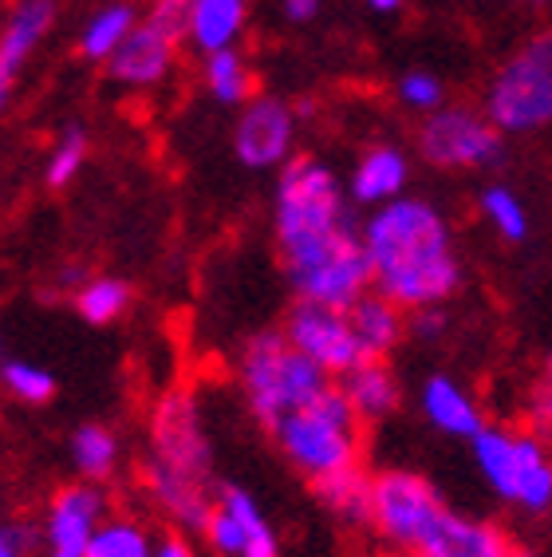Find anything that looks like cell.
Listing matches in <instances>:
<instances>
[{
  "mask_svg": "<svg viewBox=\"0 0 552 557\" xmlns=\"http://www.w3.org/2000/svg\"><path fill=\"white\" fill-rule=\"evenodd\" d=\"M363 246L375 269V293L399 309H435L462 285L447 218L426 198H394L363 225Z\"/></svg>",
  "mask_w": 552,
  "mask_h": 557,
  "instance_id": "cell-1",
  "label": "cell"
},
{
  "mask_svg": "<svg viewBox=\"0 0 552 557\" xmlns=\"http://www.w3.org/2000/svg\"><path fill=\"white\" fill-rule=\"evenodd\" d=\"M147 491L186 534H205L213 503V450L205 435L198 399L186 387H174L150 411V459Z\"/></svg>",
  "mask_w": 552,
  "mask_h": 557,
  "instance_id": "cell-2",
  "label": "cell"
},
{
  "mask_svg": "<svg viewBox=\"0 0 552 557\" xmlns=\"http://www.w3.org/2000/svg\"><path fill=\"white\" fill-rule=\"evenodd\" d=\"M237 375H241L249 408L268 431L288 411L312 404L331 384V375L316 360H309L300 348L288 344L285 329H265V333L249 336L241 348V360H237Z\"/></svg>",
  "mask_w": 552,
  "mask_h": 557,
  "instance_id": "cell-3",
  "label": "cell"
},
{
  "mask_svg": "<svg viewBox=\"0 0 552 557\" xmlns=\"http://www.w3.org/2000/svg\"><path fill=\"white\" fill-rule=\"evenodd\" d=\"M340 178L316 159H288L276 186V246L280 261L304 258L348 230Z\"/></svg>",
  "mask_w": 552,
  "mask_h": 557,
  "instance_id": "cell-4",
  "label": "cell"
},
{
  "mask_svg": "<svg viewBox=\"0 0 552 557\" xmlns=\"http://www.w3.org/2000/svg\"><path fill=\"white\" fill-rule=\"evenodd\" d=\"M360 428L351 399L340 384H328L312 404L288 411L273 428V440L280 443L285 459L304 471L309 479H324L331 471L360 467Z\"/></svg>",
  "mask_w": 552,
  "mask_h": 557,
  "instance_id": "cell-5",
  "label": "cell"
},
{
  "mask_svg": "<svg viewBox=\"0 0 552 557\" xmlns=\"http://www.w3.org/2000/svg\"><path fill=\"white\" fill-rule=\"evenodd\" d=\"M486 119L501 135H525L552 123V28L525 40L498 67L486 91Z\"/></svg>",
  "mask_w": 552,
  "mask_h": 557,
  "instance_id": "cell-6",
  "label": "cell"
},
{
  "mask_svg": "<svg viewBox=\"0 0 552 557\" xmlns=\"http://www.w3.org/2000/svg\"><path fill=\"white\" fill-rule=\"evenodd\" d=\"M285 273L292 281L300 300L312 305H328V309L348 312L367 289L375 285V269L363 246V230L348 225L340 237H331L328 246L312 249L304 258L285 261Z\"/></svg>",
  "mask_w": 552,
  "mask_h": 557,
  "instance_id": "cell-7",
  "label": "cell"
},
{
  "mask_svg": "<svg viewBox=\"0 0 552 557\" xmlns=\"http://www.w3.org/2000/svg\"><path fill=\"white\" fill-rule=\"evenodd\" d=\"M442 518H447V503H442V494L426 483L423 474L414 471L375 474L372 525L391 546L423 554Z\"/></svg>",
  "mask_w": 552,
  "mask_h": 557,
  "instance_id": "cell-8",
  "label": "cell"
},
{
  "mask_svg": "<svg viewBox=\"0 0 552 557\" xmlns=\"http://www.w3.org/2000/svg\"><path fill=\"white\" fill-rule=\"evenodd\" d=\"M418 154L442 171H481L505 154L501 131L474 108H438L418 127Z\"/></svg>",
  "mask_w": 552,
  "mask_h": 557,
  "instance_id": "cell-9",
  "label": "cell"
},
{
  "mask_svg": "<svg viewBox=\"0 0 552 557\" xmlns=\"http://www.w3.org/2000/svg\"><path fill=\"white\" fill-rule=\"evenodd\" d=\"M285 336L292 348L316 360L328 375H348L355 364H363L360 341L351 329L348 312L328 309V305H312V300H297V309L285 317Z\"/></svg>",
  "mask_w": 552,
  "mask_h": 557,
  "instance_id": "cell-10",
  "label": "cell"
},
{
  "mask_svg": "<svg viewBox=\"0 0 552 557\" xmlns=\"http://www.w3.org/2000/svg\"><path fill=\"white\" fill-rule=\"evenodd\" d=\"M292 139H297V111L285 99L253 96L234 127V154L249 171H273L288 162Z\"/></svg>",
  "mask_w": 552,
  "mask_h": 557,
  "instance_id": "cell-11",
  "label": "cell"
},
{
  "mask_svg": "<svg viewBox=\"0 0 552 557\" xmlns=\"http://www.w3.org/2000/svg\"><path fill=\"white\" fill-rule=\"evenodd\" d=\"M106 494L96 483L60 486L48 503V518L40 530L43 557H87L96 530L106 522Z\"/></svg>",
  "mask_w": 552,
  "mask_h": 557,
  "instance_id": "cell-12",
  "label": "cell"
},
{
  "mask_svg": "<svg viewBox=\"0 0 552 557\" xmlns=\"http://www.w3.org/2000/svg\"><path fill=\"white\" fill-rule=\"evenodd\" d=\"M55 21V0H16L0 33V111L9 108L16 79H21L28 55L40 48Z\"/></svg>",
  "mask_w": 552,
  "mask_h": 557,
  "instance_id": "cell-13",
  "label": "cell"
},
{
  "mask_svg": "<svg viewBox=\"0 0 552 557\" xmlns=\"http://www.w3.org/2000/svg\"><path fill=\"white\" fill-rule=\"evenodd\" d=\"M178 48L181 44H174L154 24L142 21L130 28L127 40L118 44V52L106 60V72H111V79H118V84L127 87H154L171 75L174 60H178Z\"/></svg>",
  "mask_w": 552,
  "mask_h": 557,
  "instance_id": "cell-14",
  "label": "cell"
},
{
  "mask_svg": "<svg viewBox=\"0 0 552 557\" xmlns=\"http://www.w3.org/2000/svg\"><path fill=\"white\" fill-rule=\"evenodd\" d=\"M411 178V162L399 147L391 143H379V147H367L363 159L355 162L351 171V198L363 206H387L394 198H403V186Z\"/></svg>",
  "mask_w": 552,
  "mask_h": 557,
  "instance_id": "cell-15",
  "label": "cell"
},
{
  "mask_svg": "<svg viewBox=\"0 0 552 557\" xmlns=\"http://www.w3.org/2000/svg\"><path fill=\"white\" fill-rule=\"evenodd\" d=\"M510 549H513V542L501 525L447 510V518L438 522L435 537L426 542L423 554H430V557H510Z\"/></svg>",
  "mask_w": 552,
  "mask_h": 557,
  "instance_id": "cell-16",
  "label": "cell"
},
{
  "mask_svg": "<svg viewBox=\"0 0 552 557\" xmlns=\"http://www.w3.org/2000/svg\"><path fill=\"white\" fill-rule=\"evenodd\" d=\"M423 411L438 431H447L454 440H474V435L486 428V419H481V408L474 404V396L442 372L430 375L423 384Z\"/></svg>",
  "mask_w": 552,
  "mask_h": 557,
  "instance_id": "cell-17",
  "label": "cell"
},
{
  "mask_svg": "<svg viewBox=\"0 0 552 557\" xmlns=\"http://www.w3.org/2000/svg\"><path fill=\"white\" fill-rule=\"evenodd\" d=\"M348 321L355 329V341H360L367 360H387V352H394V344L403 341L406 333L403 309L382 297V293H367V297L355 300L348 309Z\"/></svg>",
  "mask_w": 552,
  "mask_h": 557,
  "instance_id": "cell-18",
  "label": "cell"
},
{
  "mask_svg": "<svg viewBox=\"0 0 552 557\" xmlns=\"http://www.w3.org/2000/svg\"><path fill=\"white\" fill-rule=\"evenodd\" d=\"M340 387L363 423L387 419L399 408V380L387 368V360H363V364H355L348 375H340Z\"/></svg>",
  "mask_w": 552,
  "mask_h": 557,
  "instance_id": "cell-19",
  "label": "cell"
},
{
  "mask_svg": "<svg viewBox=\"0 0 552 557\" xmlns=\"http://www.w3.org/2000/svg\"><path fill=\"white\" fill-rule=\"evenodd\" d=\"M249 16V0H193L190 4V44L202 55L234 48Z\"/></svg>",
  "mask_w": 552,
  "mask_h": 557,
  "instance_id": "cell-20",
  "label": "cell"
},
{
  "mask_svg": "<svg viewBox=\"0 0 552 557\" xmlns=\"http://www.w3.org/2000/svg\"><path fill=\"white\" fill-rule=\"evenodd\" d=\"M513 503L529 515H544L552 506V455L532 431H517V491Z\"/></svg>",
  "mask_w": 552,
  "mask_h": 557,
  "instance_id": "cell-21",
  "label": "cell"
},
{
  "mask_svg": "<svg viewBox=\"0 0 552 557\" xmlns=\"http://www.w3.org/2000/svg\"><path fill=\"white\" fill-rule=\"evenodd\" d=\"M469 443H474V462H478L486 486L498 498L513 503V491H517V431L486 423Z\"/></svg>",
  "mask_w": 552,
  "mask_h": 557,
  "instance_id": "cell-22",
  "label": "cell"
},
{
  "mask_svg": "<svg viewBox=\"0 0 552 557\" xmlns=\"http://www.w3.org/2000/svg\"><path fill=\"white\" fill-rule=\"evenodd\" d=\"M312 491L343 522H372L375 479L363 471V462L360 467H348V471H331L324 479H312Z\"/></svg>",
  "mask_w": 552,
  "mask_h": 557,
  "instance_id": "cell-23",
  "label": "cell"
},
{
  "mask_svg": "<svg viewBox=\"0 0 552 557\" xmlns=\"http://www.w3.org/2000/svg\"><path fill=\"white\" fill-rule=\"evenodd\" d=\"M138 24L135 4H106L99 9L79 33V55L84 60H111L118 52V44L127 40L130 28Z\"/></svg>",
  "mask_w": 552,
  "mask_h": 557,
  "instance_id": "cell-24",
  "label": "cell"
},
{
  "mask_svg": "<svg viewBox=\"0 0 552 557\" xmlns=\"http://www.w3.org/2000/svg\"><path fill=\"white\" fill-rule=\"evenodd\" d=\"M202 79H205V91H210L217 103H229V108H237V103H249L253 99V72L244 67L241 52H234V48H225V52H210L202 64Z\"/></svg>",
  "mask_w": 552,
  "mask_h": 557,
  "instance_id": "cell-25",
  "label": "cell"
},
{
  "mask_svg": "<svg viewBox=\"0 0 552 557\" xmlns=\"http://www.w3.org/2000/svg\"><path fill=\"white\" fill-rule=\"evenodd\" d=\"M72 462L87 483H103V479H111V474H115V462H118L115 431L103 428V423H84V428H75Z\"/></svg>",
  "mask_w": 552,
  "mask_h": 557,
  "instance_id": "cell-26",
  "label": "cell"
},
{
  "mask_svg": "<svg viewBox=\"0 0 552 557\" xmlns=\"http://www.w3.org/2000/svg\"><path fill=\"white\" fill-rule=\"evenodd\" d=\"M217 503H222L225 510H229V515L241 522V534H244V554L241 557H280V546H276L273 525L265 522L261 506L253 503V494L241 491V486H222Z\"/></svg>",
  "mask_w": 552,
  "mask_h": 557,
  "instance_id": "cell-27",
  "label": "cell"
},
{
  "mask_svg": "<svg viewBox=\"0 0 552 557\" xmlns=\"http://www.w3.org/2000/svg\"><path fill=\"white\" fill-rule=\"evenodd\" d=\"M130 305V285L118 277H87L75 293V312L84 317L87 324H111L118 321Z\"/></svg>",
  "mask_w": 552,
  "mask_h": 557,
  "instance_id": "cell-28",
  "label": "cell"
},
{
  "mask_svg": "<svg viewBox=\"0 0 552 557\" xmlns=\"http://www.w3.org/2000/svg\"><path fill=\"white\" fill-rule=\"evenodd\" d=\"M87 557H154V546H150L147 530L130 518H106L96 530L91 546H87Z\"/></svg>",
  "mask_w": 552,
  "mask_h": 557,
  "instance_id": "cell-29",
  "label": "cell"
},
{
  "mask_svg": "<svg viewBox=\"0 0 552 557\" xmlns=\"http://www.w3.org/2000/svg\"><path fill=\"white\" fill-rule=\"evenodd\" d=\"M478 206H481V214H486V222L493 225L505 242L517 246V242L529 237V210H525V202H520L510 186H486Z\"/></svg>",
  "mask_w": 552,
  "mask_h": 557,
  "instance_id": "cell-30",
  "label": "cell"
},
{
  "mask_svg": "<svg viewBox=\"0 0 552 557\" xmlns=\"http://www.w3.org/2000/svg\"><path fill=\"white\" fill-rule=\"evenodd\" d=\"M0 384L9 387L21 404H48L55 396V375L40 364H24V360H4Z\"/></svg>",
  "mask_w": 552,
  "mask_h": 557,
  "instance_id": "cell-31",
  "label": "cell"
},
{
  "mask_svg": "<svg viewBox=\"0 0 552 557\" xmlns=\"http://www.w3.org/2000/svg\"><path fill=\"white\" fill-rule=\"evenodd\" d=\"M87 150H91V139H87L84 127H67L55 143L52 159H48V171H43V183L52 186V190H64L72 183L79 166L87 162Z\"/></svg>",
  "mask_w": 552,
  "mask_h": 557,
  "instance_id": "cell-32",
  "label": "cell"
},
{
  "mask_svg": "<svg viewBox=\"0 0 552 557\" xmlns=\"http://www.w3.org/2000/svg\"><path fill=\"white\" fill-rule=\"evenodd\" d=\"M399 99H403L411 111H423V115H430V111L442 108V99H447V87H442V79L430 72H406L403 79H399Z\"/></svg>",
  "mask_w": 552,
  "mask_h": 557,
  "instance_id": "cell-33",
  "label": "cell"
},
{
  "mask_svg": "<svg viewBox=\"0 0 552 557\" xmlns=\"http://www.w3.org/2000/svg\"><path fill=\"white\" fill-rule=\"evenodd\" d=\"M190 4L193 0H154L147 12V24H154L174 44H186L190 40Z\"/></svg>",
  "mask_w": 552,
  "mask_h": 557,
  "instance_id": "cell-34",
  "label": "cell"
},
{
  "mask_svg": "<svg viewBox=\"0 0 552 557\" xmlns=\"http://www.w3.org/2000/svg\"><path fill=\"white\" fill-rule=\"evenodd\" d=\"M205 537H210V546L217 549L222 557H241L244 554V534H241V522H237L222 503L217 510L210 515V525H205Z\"/></svg>",
  "mask_w": 552,
  "mask_h": 557,
  "instance_id": "cell-35",
  "label": "cell"
},
{
  "mask_svg": "<svg viewBox=\"0 0 552 557\" xmlns=\"http://www.w3.org/2000/svg\"><path fill=\"white\" fill-rule=\"evenodd\" d=\"M529 423L537 440L552 443V352H549V360H544L541 384H537V392H532V399H529Z\"/></svg>",
  "mask_w": 552,
  "mask_h": 557,
  "instance_id": "cell-36",
  "label": "cell"
},
{
  "mask_svg": "<svg viewBox=\"0 0 552 557\" xmlns=\"http://www.w3.org/2000/svg\"><path fill=\"white\" fill-rule=\"evenodd\" d=\"M36 537L28 525L16 522H0V557H33Z\"/></svg>",
  "mask_w": 552,
  "mask_h": 557,
  "instance_id": "cell-37",
  "label": "cell"
},
{
  "mask_svg": "<svg viewBox=\"0 0 552 557\" xmlns=\"http://www.w3.org/2000/svg\"><path fill=\"white\" fill-rule=\"evenodd\" d=\"M442 329H447V312L438 309H414L411 312V333L414 336H438L442 333Z\"/></svg>",
  "mask_w": 552,
  "mask_h": 557,
  "instance_id": "cell-38",
  "label": "cell"
},
{
  "mask_svg": "<svg viewBox=\"0 0 552 557\" xmlns=\"http://www.w3.org/2000/svg\"><path fill=\"white\" fill-rule=\"evenodd\" d=\"M154 557H198V554H193V546L181 534H166L159 546H154Z\"/></svg>",
  "mask_w": 552,
  "mask_h": 557,
  "instance_id": "cell-39",
  "label": "cell"
},
{
  "mask_svg": "<svg viewBox=\"0 0 552 557\" xmlns=\"http://www.w3.org/2000/svg\"><path fill=\"white\" fill-rule=\"evenodd\" d=\"M319 12V0H285V16L292 24H304V21H312Z\"/></svg>",
  "mask_w": 552,
  "mask_h": 557,
  "instance_id": "cell-40",
  "label": "cell"
},
{
  "mask_svg": "<svg viewBox=\"0 0 552 557\" xmlns=\"http://www.w3.org/2000/svg\"><path fill=\"white\" fill-rule=\"evenodd\" d=\"M367 4H372L375 12H394L399 4H403V0H367Z\"/></svg>",
  "mask_w": 552,
  "mask_h": 557,
  "instance_id": "cell-41",
  "label": "cell"
},
{
  "mask_svg": "<svg viewBox=\"0 0 552 557\" xmlns=\"http://www.w3.org/2000/svg\"><path fill=\"white\" fill-rule=\"evenodd\" d=\"M510 557H541V554H537V549H529V546H513Z\"/></svg>",
  "mask_w": 552,
  "mask_h": 557,
  "instance_id": "cell-42",
  "label": "cell"
},
{
  "mask_svg": "<svg viewBox=\"0 0 552 557\" xmlns=\"http://www.w3.org/2000/svg\"><path fill=\"white\" fill-rule=\"evenodd\" d=\"M414 557H430V554H414Z\"/></svg>",
  "mask_w": 552,
  "mask_h": 557,
  "instance_id": "cell-43",
  "label": "cell"
},
{
  "mask_svg": "<svg viewBox=\"0 0 552 557\" xmlns=\"http://www.w3.org/2000/svg\"><path fill=\"white\" fill-rule=\"evenodd\" d=\"M537 4H544V0H537Z\"/></svg>",
  "mask_w": 552,
  "mask_h": 557,
  "instance_id": "cell-44",
  "label": "cell"
}]
</instances>
